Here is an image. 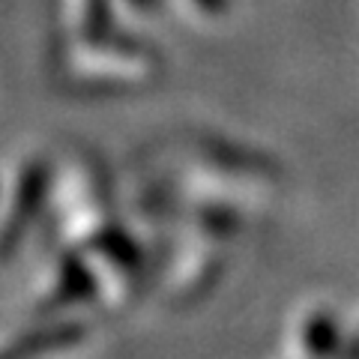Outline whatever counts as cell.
<instances>
[{"label": "cell", "instance_id": "obj_1", "mask_svg": "<svg viewBox=\"0 0 359 359\" xmlns=\"http://www.w3.org/2000/svg\"><path fill=\"white\" fill-rule=\"evenodd\" d=\"M48 192V168L33 162L18 180V192L13 201V212H9V222L4 233H0V252H13L18 240L25 237V231L30 228V222L36 219V212Z\"/></svg>", "mask_w": 359, "mask_h": 359}, {"label": "cell", "instance_id": "obj_2", "mask_svg": "<svg viewBox=\"0 0 359 359\" xmlns=\"http://www.w3.org/2000/svg\"><path fill=\"white\" fill-rule=\"evenodd\" d=\"M96 294V276L81 257H66L60 269L57 294H54V306H75Z\"/></svg>", "mask_w": 359, "mask_h": 359}, {"label": "cell", "instance_id": "obj_3", "mask_svg": "<svg viewBox=\"0 0 359 359\" xmlns=\"http://www.w3.org/2000/svg\"><path fill=\"white\" fill-rule=\"evenodd\" d=\"M302 347L314 356H330L341 347V327L330 311L311 314L302 327Z\"/></svg>", "mask_w": 359, "mask_h": 359}, {"label": "cell", "instance_id": "obj_4", "mask_svg": "<svg viewBox=\"0 0 359 359\" xmlns=\"http://www.w3.org/2000/svg\"><path fill=\"white\" fill-rule=\"evenodd\" d=\"M96 249L102 252L114 266H126L129 269V266H138V261H141L138 245H135L129 233L120 231V228H105L96 237Z\"/></svg>", "mask_w": 359, "mask_h": 359}, {"label": "cell", "instance_id": "obj_5", "mask_svg": "<svg viewBox=\"0 0 359 359\" xmlns=\"http://www.w3.org/2000/svg\"><path fill=\"white\" fill-rule=\"evenodd\" d=\"M84 330L78 323H63V327H54V330H42L36 332L33 339L21 341L15 347V353H42V351H57V347H69L75 341H81Z\"/></svg>", "mask_w": 359, "mask_h": 359}, {"label": "cell", "instance_id": "obj_6", "mask_svg": "<svg viewBox=\"0 0 359 359\" xmlns=\"http://www.w3.org/2000/svg\"><path fill=\"white\" fill-rule=\"evenodd\" d=\"M195 4L210 15H222L224 9H228V0H195Z\"/></svg>", "mask_w": 359, "mask_h": 359}, {"label": "cell", "instance_id": "obj_7", "mask_svg": "<svg viewBox=\"0 0 359 359\" xmlns=\"http://www.w3.org/2000/svg\"><path fill=\"white\" fill-rule=\"evenodd\" d=\"M135 9H144V13H153V9H159L162 0H129Z\"/></svg>", "mask_w": 359, "mask_h": 359}, {"label": "cell", "instance_id": "obj_8", "mask_svg": "<svg viewBox=\"0 0 359 359\" xmlns=\"http://www.w3.org/2000/svg\"><path fill=\"white\" fill-rule=\"evenodd\" d=\"M344 353H347V356H359V335H356V339H353L351 344L344 347Z\"/></svg>", "mask_w": 359, "mask_h": 359}]
</instances>
